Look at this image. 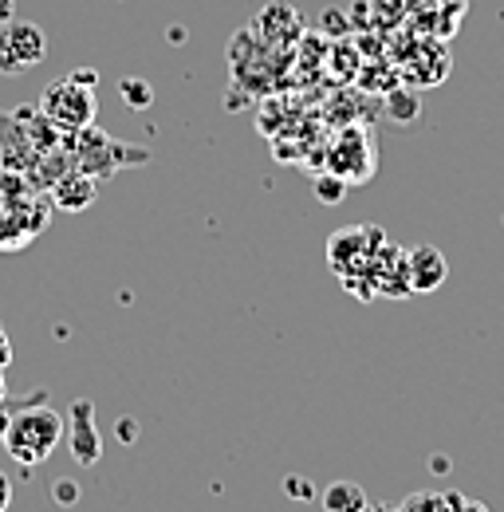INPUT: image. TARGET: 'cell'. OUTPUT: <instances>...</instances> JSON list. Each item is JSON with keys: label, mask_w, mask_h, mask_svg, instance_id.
Returning a JSON list of instances; mask_svg holds the SVG:
<instances>
[{"label": "cell", "mask_w": 504, "mask_h": 512, "mask_svg": "<svg viewBox=\"0 0 504 512\" xmlns=\"http://www.w3.org/2000/svg\"><path fill=\"white\" fill-rule=\"evenodd\" d=\"M4 449L16 465L36 469L52 457V449L63 442V418L56 410H48V394L36 390V398H28L4 426Z\"/></svg>", "instance_id": "1"}, {"label": "cell", "mask_w": 504, "mask_h": 512, "mask_svg": "<svg viewBox=\"0 0 504 512\" xmlns=\"http://www.w3.org/2000/svg\"><path fill=\"white\" fill-rule=\"evenodd\" d=\"M95 111H99L95 87H83L71 75L48 83L44 95H40V115L56 130H67V134H79V130L91 127L95 123Z\"/></svg>", "instance_id": "2"}, {"label": "cell", "mask_w": 504, "mask_h": 512, "mask_svg": "<svg viewBox=\"0 0 504 512\" xmlns=\"http://www.w3.org/2000/svg\"><path fill=\"white\" fill-rule=\"evenodd\" d=\"M48 60V32L32 20H8L0 24V71L20 75L28 67H40Z\"/></svg>", "instance_id": "3"}, {"label": "cell", "mask_w": 504, "mask_h": 512, "mask_svg": "<svg viewBox=\"0 0 504 512\" xmlns=\"http://www.w3.org/2000/svg\"><path fill=\"white\" fill-rule=\"evenodd\" d=\"M382 229L378 225H351V229H339L331 233L327 241V260L339 276H351V272H367L375 253L382 249Z\"/></svg>", "instance_id": "4"}, {"label": "cell", "mask_w": 504, "mask_h": 512, "mask_svg": "<svg viewBox=\"0 0 504 512\" xmlns=\"http://www.w3.org/2000/svg\"><path fill=\"white\" fill-rule=\"evenodd\" d=\"M331 174H339L347 186L355 182H371L375 174V138L367 130H347L335 146H331Z\"/></svg>", "instance_id": "5"}, {"label": "cell", "mask_w": 504, "mask_h": 512, "mask_svg": "<svg viewBox=\"0 0 504 512\" xmlns=\"http://www.w3.org/2000/svg\"><path fill=\"white\" fill-rule=\"evenodd\" d=\"M63 434H67V446H71V457H75V461H79L83 469L99 465V453H103V442H99V430H95V402H91V398H75V402H71Z\"/></svg>", "instance_id": "6"}, {"label": "cell", "mask_w": 504, "mask_h": 512, "mask_svg": "<svg viewBox=\"0 0 504 512\" xmlns=\"http://www.w3.org/2000/svg\"><path fill=\"white\" fill-rule=\"evenodd\" d=\"M406 276H410V292H414V296H426V292H438L441 284H445L449 264H445L441 249L418 245V249L406 253Z\"/></svg>", "instance_id": "7"}, {"label": "cell", "mask_w": 504, "mask_h": 512, "mask_svg": "<svg viewBox=\"0 0 504 512\" xmlns=\"http://www.w3.org/2000/svg\"><path fill=\"white\" fill-rule=\"evenodd\" d=\"M52 197L60 209H71V213H83L91 201H95V178L91 174H63L60 182L52 186Z\"/></svg>", "instance_id": "8"}, {"label": "cell", "mask_w": 504, "mask_h": 512, "mask_svg": "<svg viewBox=\"0 0 504 512\" xmlns=\"http://www.w3.org/2000/svg\"><path fill=\"white\" fill-rule=\"evenodd\" d=\"M367 509V489L359 481H331L323 489V512H363Z\"/></svg>", "instance_id": "9"}, {"label": "cell", "mask_w": 504, "mask_h": 512, "mask_svg": "<svg viewBox=\"0 0 504 512\" xmlns=\"http://www.w3.org/2000/svg\"><path fill=\"white\" fill-rule=\"evenodd\" d=\"M386 115L406 127V123H414V119L422 115V103H418V95H414L410 87H398V91L386 95Z\"/></svg>", "instance_id": "10"}, {"label": "cell", "mask_w": 504, "mask_h": 512, "mask_svg": "<svg viewBox=\"0 0 504 512\" xmlns=\"http://www.w3.org/2000/svg\"><path fill=\"white\" fill-rule=\"evenodd\" d=\"M119 99H123L130 111H146L154 103V87H150V79L126 75V79H119Z\"/></svg>", "instance_id": "11"}, {"label": "cell", "mask_w": 504, "mask_h": 512, "mask_svg": "<svg viewBox=\"0 0 504 512\" xmlns=\"http://www.w3.org/2000/svg\"><path fill=\"white\" fill-rule=\"evenodd\" d=\"M398 512H453V509H449L445 493H438V489H418V493H410L398 505Z\"/></svg>", "instance_id": "12"}, {"label": "cell", "mask_w": 504, "mask_h": 512, "mask_svg": "<svg viewBox=\"0 0 504 512\" xmlns=\"http://www.w3.org/2000/svg\"><path fill=\"white\" fill-rule=\"evenodd\" d=\"M312 190L323 205H339V201L347 197V182H343L339 174H331V170H327V174H315Z\"/></svg>", "instance_id": "13"}, {"label": "cell", "mask_w": 504, "mask_h": 512, "mask_svg": "<svg viewBox=\"0 0 504 512\" xmlns=\"http://www.w3.org/2000/svg\"><path fill=\"white\" fill-rule=\"evenodd\" d=\"M284 493H288L292 501H312L315 485L308 481V477H300V473H296V477H284Z\"/></svg>", "instance_id": "14"}, {"label": "cell", "mask_w": 504, "mask_h": 512, "mask_svg": "<svg viewBox=\"0 0 504 512\" xmlns=\"http://www.w3.org/2000/svg\"><path fill=\"white\" fill-rule=\"evenodd\" d=\"M52 497H56V505H79V481H71V477H60L56 485H52Z\"/></svg>", "instance_id": "15"}, {"label": "cell", "mask_w": 504, "mask_h": 512, "mask_svg": "<svg viewBox=\"0 0 504 512\" xmlns=\"http://www.w3.org/2000/svg\"><path fill=\"white\" fill-rule=\"evenodd\" d=\"M115 438H119V442H123V446H130V442H138V422H134V418H119V422H115Z\"/></svg>", "instance_id": "16"}, {"label": "cell", "mask_w": 504, "mask_h": 512, "mask_svg": "<svg viewBox=\"0 0 504 512\" xmlns=\"http://www.w3.org/2000/svg\"><path fill=\"white\" fill-rule=\"evenodd\" d=\"M323 28H327V32H347V28H351V20H343V12H339V8H327V12H323Z\"/></svg>", "instance_id": "17"}, {"label": "cell", "mask_w": 504, "mask_h": 512, "mask_svg": "<svg viewBox=\"0 0 504 512\" xmlns=\"http://www.w3.org/2000/svg\"><path fill=\"white\" fill-rule=\"evenodd\" d=\"M71 79L83 83V87H95V83H99V71H95V67H79V71H71Z\"/></svg>", "instance_id": "18"}, {"label": "cell", "mask_w": 504, "mask_h": 512, "mask_svg": "<svg viewBox=\"0 0 504 512\" xmlns=\"http://www.w3.org/2000/svg\"><path fill=\"white\" fill-rule=\"evenodd\" d=\"M12 505V481H8V473H0V512H8Z\"/></svg>", "instance_id": "19"}, {"label": "cell", "mask_w": 504, "mask_h": 512, "mask_svg": "<svg viewBox=\"0 0 504 512\" xmlns=\"http://www.w3.org/2000/svg\"><path fill=\"white\" fill-rule=\"evenodd\" d=\"M16 16V0H0V24H8Z\"/></svg>", "instance_id": "20"}, {"label": "cell", "mask_w": 504, "mask_h": 512, "mask_svg": "<svg viewBox=\"0 0 504 512\" xmlns=\"http://www.w3.org/2000/svg\"><path fill=\"white\" fill-rule=\"evenodd\" d=\"M430 469H434V473H441V477H445V473H449V457H445V453H434V461H430Z\"/></svg>", "instance_id": "21"}, {"label": "cell", "mask_w": 504, "mask_h": 512, "mask_svg": "<svg viewBox=\"0 0 504 512\" xmlns=\"http://www.w3.org/2000/svg\"><path fill=\"white\" fill-rule=\"evenodd\" d=\"M445 501H449V509H453V512H461V509H465V501H469V497H461V493H445Z\"/></svg>", "instance_id": "22"}, {"label": "cell", "mask_w": 504, "mask_h": 512, "mask_svg": "<svg viewBox=\"0 0 504 512\" xmlns=\"http://www.w3.org/2000/svg\"><path fill=\"white\" fill-rule=\"evenodd\" d=\"M12 359V347H8V339H4V327H0V367Z\"/></svg>", "instance_id": "23"}, {"label": "cell", "mask_w": 504, "mask_h": 512, "mask_svg": "<svg viewBox=\"0 0 504 512\" xmlns=\"http://www.w3.org/2000/svg\"><path fill=\"white\" fill-rule=\"evenodd\" d=\"M461 512H489V505H481V501H465V509Z\"/></svg>", "instance_id": "24"}, {"label": "cell", "mask_w": 504, "mask_h": 512, "mask_svg": "<svg viewBox=\"0 0 504 512\" xmlns=\"http://www.w3.org/2000/svg\"><path fill=\"white\" fill-rule=\"evenodd\" d=\"M363 512H398V509H390V505H371V501H367V509Z\"/></svg>", "instance_id": "25"}, {"label": "cell", "mask_w": 504, "mask_h": 512, "mask_svg": "<svg viewBox=\"0 0 504 512\" xmlns=\"http://www.w3.org/2000/svg\"><path fill=\"white\" fill-rule=\"evenodd\" d=\"M4 426H8V410L0 406V438H4Z\"/></svg>", "instance_id": "26"}, {"label": "cell", "mask_w": 504, "mask_h": 512, "mask_svg": "<svg viewBox=\"0 0 504 512\" xmlns=\"http://www.w3.org/2000/svg\"><path fill=\"white\" fill-rule=\"evenodd\" d=\"M406 4H410V8H414V4H418V0H406Z\"/></svg>", "instance_id": "27"}]
</instances>
